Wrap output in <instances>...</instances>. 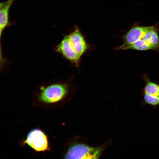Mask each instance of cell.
<instances>
[{
    "label": "cell",
    "mask_w": 159,
    "mask_h": 159,
    "mask_svg": "<svg viewBox=\"0 0 159 159\" xmlns=\"http://www.w3.org/2000/svg\"><path fill=\"white\" fill-rule=\"evenodd\" d=\"M68 91V85L65 84H52L42 89L39 99L44 103H55L63 98Z\"/></svg>",
    "instance_id": "6da1fadb"
},
{
    "label": "cell",
    "mask_w": 159,
    "mask_h": 159,
    "mask_svg": "<svg viewBox=\"0 0 159 159\" xmlns=\"http://www.w3.org/2000/svg\"><path fill=\"white\" fill-rule=\"evenodd\" d=\"M98 148L89 146L83 144L74 145L70 147L64 156L65 159H97L101 153Z\"/></svg>",
    "instance_id": "7a4b0ae2"
},
{
    "label": "cell",
    "mask_w": 159,
    "mask_h": 159,
    "mask_svg": "<svg viewBox=\"0 0 159 159\" xmlns=\"http://www.w3.org/2000/svg\"><path fill=\"white\" fill-rule=\"evenodd\" d=\"M25 143L37 151L44 152L50 150L47 135L39 129H35L30 131Z\"/></svg>",
    "instance_id": "3957f363"
},
{
    "label": "cell",
    "mask_w": 159,
    "mask_h": 159,
    "mask_svg": "<svg viewBox=\"0 0 159 159\" xmlns=\"http://www.w3.org/2000/svg\"><path fill=\"white\" fill-rule=\"evenodd\" d=\"M155 26V25L150 26L134 25L125 34L120 37L123 39V43L121 45L116 47L115 49L124 50L126 47L142 39L148 31Z\"/></svg>",
    "instance_id": "277c9868"
},
{
    "label": "cell",
    "mask_w": 159,
    "mask_h": 159,
    "mask_svg": "<svg viewBox=\"0 0 159 159\" xmlns=\"http://www.w3.org/2000/svg\"><path fill=\"white\" fill-rule=\"evenodd\" d=\"M55 49L73 65L76 67H78L81 58L73 49L69 34L64 36L60 43L56 47Z\"/></svg>",
    "instance_id": "5b68a950"
},
{
    "label": "cell",
    "mask_w": 159,
    "mask_h": 159,
    "mask_svg": "<svg viewBox=\"0 0 159 159\" xmlns=\"http://www.w3.org/2000/svg\"><path fill=\"white\" fill-rule=\"evenodd\" d=\"M69 35L73 49L81 58L89 48L88 44L77 26H75L73 31L70 32Z\"/></svg>",
    "instance_id": "8992f818"
},
{
    "label": "cell",
    "mask_w": 159,
    "mask_h": 159,
    "mask_svg": "<svg viewBox=\"0 0 159 159\" xmlns=\"http://www.w3.org/2000/svg\"><path fill=\"white\" fill-rule=\"evenodd\" d=\"M16 0H8L0 3V37L4 31L9 26L14 24V22L9 20V12L10 8Z\"/></svg>",
    "instance_id": "52a82bcc"
},
{
    "label": "cell",
    "mask_w": 159,
    "mask_h": 159,
    "mask_svg": "<svg viewBox=\"0 0 159 159\" xmlns=\"http://www.w3.org/2000/svg\"><path fill=\"white\" fill-rule=\"evenodd\" d=\"M134 49L139 51L154 50L159 51V49L148 43L142 38L132 44L125 47L124 50Z\"/></svg>",
    "instance_id": "ba28073f"
},
{
    "label": "cell",
    "mask_w": 159,
    "mask_h": 159,
    "mask_svg": "<svg viewBox=\"0 0 159 159\" xmlns=\"http://www.w3.org/2000/svg\"><path fill=\"white\" fill-rule=\"evenodd\" d=\"M142 77V78L146 82L143 89V93L159 97V85L150 81L145 74H144Z\"/></svg>",
    "instance_id": "9c48e42d"
},
{
    "label": "cell",
    "mask_w": 159,
    "mask_h": 159,
    "mask_svg": "<svg viewBox=\"0 0 159 159\" xmlns=\"http://www.w3.org/2000/svg\"><path fill=\"white\" fill-rule=\"evenodd\" d=\"M142 103V105H148L154 107L159 106V97L143 93V100Z\"/></svg>",
    "instance_id": "30bf717a"
}]
</instances>
